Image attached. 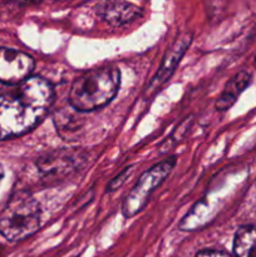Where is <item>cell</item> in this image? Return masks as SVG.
Wrapping results in <instances>:
<instances>
[{"label": "cell", "mask_w": 256, "mask_h": 257, "mask_svg": "<svg viewBox=\"0 0 256 257\" xmlns=\"http://www.w3.org/2000/svg\"><path fill=\"white\" fill-rule=\"evenodd\" d=\"M53 99L52 84L38 75L0 92V140L32 131L47 115Z\"/></svg>", "instance_id": "1"}, {"label": "cell", "mask_w": 256, "mask_h": 257, "mask_svg": "<svg viewBox=\"0 0 256 257\" xmlns=\"http://www.w3.org/2000/svg\"><path fill=\"white\" fill-rule=\"evenodd\" d=\"M120 72L114 65L94 68L78 75L70 85L68 100L79 112H92L107 105L118 93Z\"/></svg>", "instance_id": "2"}, {"label": "cell", "mask_w": 256, "mask_h": 257, "mask_svg": "<svg viewBox=\"0 0 256 257\" xmlns=\"http://www.w3.org/2000/svg\"><path fill=\"white\" fill-rule=\"evenodd\" d=\"M40 227V207L30 193L15 192L0 206V235L22 241Z\"/></svg>", "instance_id": "3"}, {"label": "cell", "mask_w": 256, "mask_h": 257, "mask_svg": "<svg viewBox=\"0 0 256 257\" xmlns=\"http://www.w3.org/2000/svg\"><path fill=\"white\" fill-rule=\"evenodd\" d=\"M175 165L176 158L172 157L153 166L141 176L133 190L123 201L122 213L124 217H133L145 208L153 191L170 175Z\"/></svg>", "instance_id": "4"}, {"label": "cell", "mask_w": 256, "mask_h": 257, "mask_svg": "<svg viewBox=\"0 0 256 257\" xmlns=\"http://www.w3.org/2000/svg\"><path fill=\"white\" fill-rule=\"evenodd\" d=\"M34 59L27 53L10 48H0V82L3 84H20L32 77Z\"/></svg>", "instance_id": "5"}, {"label": "cell", "mask_w": 256, "mask_h": 257, "mask_svg": "<svg viewBox=\"0 0 256 257\" xmlns=\"http://www.w3.org/2000/svg\"><path fill=\"white\" fill-rule=\"evenodd\" d=\"M142 9L125 2H105L97 5V14L112 27H120L137 19Z\"/></svg>", "instance_id": "6"}, {"label": "cell", "mask_w": 256, "mask_h": 257, "mask_svg": "<svg viewBox=\"0 0 256 257\" xmlns=\"http://www.w3.org/2000/svg\"><path fill=\"white\" fill-rule=\"evenodd\" d=\"M75 157L73 153L67 151L47 153L38 160V167L43 176L47 178H57L64 176L74 170Z\"/></svg>", "instance_id": "7"}, {"label": "cell", "mask_w": 256, "mask_h": 257, "mask_svg": "<svg viewBox=\"0 0 256 257\" xmlns=\"http://www.w3.org/2000/svg\"><path fill=\"white\" fill-rule=\"evenodd\" d=\"M190 43L191 34L183 35L178 42L175 43V45H173V47L168 50L167 54H166L160 70L157 72L156 77L153 78L151 88H152L153 85H158V87H160L162 83H165L166 80L171 77V74H172L173 70H175L176 65L178 64V62H180V59L182 58L183 53H185V50L188 48Z\"/></svg>", "instance_id": "8"}, {"label": "cell", "mask_w": 256, "mask_h": 257, "mask_svg": "<svg viewBox=\"0 0 256 257\" xmlns=\"http://www.w3.org/2000/svg\"><path fill=\"white\" fill-rule=\"evenodd\" d=\"M250 74L247 72H238L237 74L233 75L227 82L226 87L223 88L222 93L216 100V109L217 110H226L233 105L238 95L242 93V90L250 83Z\"/></svg>", "instance_id": "9"}, {"label": "cell", "mask_w": 256, "mask_h": 257, "mask_svg": "<svg viewBox=\"0 0 256 257\" xmlns=\"http://www.w3.org/2000/svg\"><path fill=\"white\" fill-rule=\"evenodd\" d=\"M233 251L237 257H256V227L238 228L233 240Z\"/></svg>", "instance_id": "10"}, {"label": "cell", "mask_w": 256, "mask_h": 257, "mask_svg": "<svg viewBox=\"0 0 256 257\" xmlns=\"http://www.w3.org/2000/svg\"><path fill=\"white\" fill-rule=\"evenodd\" d=\"M130 175H131V168H127V170H124V172L120 173V175L118 176V178H114V180L110 182V185L107 187L108 192H113L115 188L120 187V186L123 185V182H124L125 178H127V176H130Z\"/></svg>", "instance_id": "11"}, {"label": "cell", "mask_w": 256, "mask_h": 257, "mask_svg": "<svg viewBox=\"0 0 256 257\" xmlns=\"http://www.w3.org/2000/svg\"><path fill=\"white\" fill-rule=\"evenodd\" d=\"M195 257H232L228 253L222 252V251H216V250H205L198 252Z\"/></svg>", "instance_id": "12"}, {"label": "cell", "mask_w": 256, "mask_h": 257, "mask_svg": "<svg viewBox=\"0 0 256 257\" xmlns=\"http://www.w3.org/2000/svg\"><path fill=\"white\" fill-rule=\"evenodd\" d=\"M3 175H4V172H3V167H2V165H0V180L3 178Z\"/></svg>", "instance_id": "13"}]
</instances>
